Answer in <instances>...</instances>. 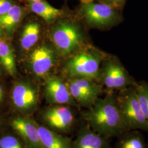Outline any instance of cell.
I'll return each mask as SVG.
<instances>
[{
	"mask_svg": "<svg viewBox=\"0 0 148 148\" xmlns=\"http://www.w3.org/2000/svg\"><path fill=\"white\" fill-rule=\"evenodd\" d=\"M82 117L92 130L109 139L129 131L119 111L115 92H106L104 98H98L91 108L82 112Z\"/></svg>",
	"mask_w": 148,
	"mask_h": 148,
	"instance_id": "cell-1",
	"label": "cell"
},
{
	"mask_svg": "<svg viewBox=\"0 0 148 148\" xmlns=\"http://www.w3.org/2000/svg\"><path fill=\"white\" fill-rule=\"evenodd\" d=\"M50 39L57 53L62 57H71L89 45L85 32L79 23L63 19L53 25Z\"/></svg>",
	"mask_w": 148,
	"mask_h": 148,
	"instance_id": "cell-2",
	"label": "cell"
},
{
	"mask_svg": "<svg viewBox=\"0 0 148 148\" xmlns=\"http://www.w3.org/2000/svg\"><path fill=\"white\" fill-rule=\"evenodd\" d=\"M77 16L90 29L109 30L123 21L121 11L115 6L97 1L81 0Z\"/></svg>",
	"mask_w": 148,
	"mask_h": 148,
	"instance_id": "cell-3",
	"label": "cell"
},
{
	"mask_svg": "<svg viewBox=\"0 0 148 148\" xmlns=\"http://www.w3.org/2000/svg\"><path fill=\"white\" fill-rule=\"evenodd\" d=\"M108 54L89 45L69 57L65 72L69 79L85 78L99 83L101 64Z\"/></svg>",
	"mask_w": 148,
	"mask_h": 148,
	"instance_id": "cell-4",
	"label": "cell"
},
{
	"mask_svg": "<svg viewBox=\"0 0 148 148\" xmlns=\"http://www.w3.org/2000/svg\"><path fill=\"white\" fill-rule=\"evenodd\" d=\"M136 81L115 56L108 54L101 64L99 83L106 92H115L134 86Z\"/></svg>",
	"mask_w": 148,
	"mask_h": 148,
	"instance_id": "cell-5",
	"label": "cell"
},
{
	"mask_svg": "<svg viewBox=\"0 0 148 148\" xmlns=\"http://www.w3.org/2000/svg\"><path fill=\"white\" fill-rule=\"evenodd\" d=\"M39 89L27 79L16 81L11 87L9 100L12 110L18 114L31 116L39 104Z\"/></svg>",
	"mask_w": 148,
	"mask_h": 148,
	"instance_id": "cell-6",
	"label": "cell"
},
{
	"mask_svg": "<svg viewBox=\"0 0 148 148\" xmlns=\"http://www.w3.org/2000/svg\"><path fill=\"white\" fill-rule=\"evenodd\" d=\"M117 104L128 130L148 131V123L141 110L133 86L118 92Z\"/></svg>",
	"mask_w": 148,
	"mask_h": 148,
	"instance_id": "cell-7",
	"label": "cell"
},
{
	"mask_svg": "<svg viewBox=\"0 0 148 148\" xmlns=\"http://www.w3.org/2000/svg\"><path fill=\"white\" fill-rule=\"evenodd\" d=\"M43 125L54 132L66 133L71 131L76 122L75 112L71 106L51 105L41 113Z\"/></svg>",
	"mask_w": 148,
	"mask_h": 148,
	"instance_id": "cell-8",
	"label": "cell"
},
{
	"mask_svg": "<svg viewBox=\"0 0 148 148\" xmlns=\"http://www.w3.org/2000/svg\"><path fill=\"white\" fill-rule=\"evenodd\" d=\"M67 84L77 105L86 109L93 106L103 92V86L92 79H69Z\"/></svg>",
	"mask_w": 148,
	"mask_h": 148,
	"instance_id": "cell-9",
	"label": "cell"
},
{
	"mask_svg": "<svg viewBox=\"0 0 148 148\" xmlns=\"http://www.w3.org/2000/svg\"><path fill=\"white\" fill-rule=\"evenodd\" d=\"M57 52L53 48L43 44L34 48L28 58V66L33 76L44 79L50 75L57 61Z\"/></svg>",
	"mask_w": 148,
	"mask_h": 148,
	"instance_id": "cell-10",
	"label": "cell"
},
{
	"mask_svg": "<svg viewBox=\"0 0 148 148\" xmlns=\"http://www.w3.org/2000/svg\"><path fill=\"white\" fill-rule=\"evenodd\" d=\"M44 80V96L51 105H77L71 94L68 84L58 76L49 75Z\"/></svg>",
	"mask_w": 148,
	"mask_h": 148,
	"instance_id": "cell-11",
	"label": "cell"
},
{
	"mask_svg": "<svg viewBox=\"0 0 148 148\" xmlns=\"http://www.w3.org/2000/svg\"><path fill=\"white\" fill-rule=\"evenodd\" d=\"M36 122L31 116L20 114L12 117L10 121L12 129L21 139L26 148H43Z\"/></svg>",
	"mask_w": 148,
	"mask_h": 148,
	"instance_id": "cell-12",
	"label": "cell"
},
{
	"mask_svg": "<svg viewBox=\"0 0 148 148\" xmlns=\"http://www.w3.org/2000/svg\"><path fill=\"white\" fill-rule=\"evenodd\" d=\"M71 148H111L109 138L99 135L85 122L78 130Z\"/></svg>",
	"mask_w": 148,
	"mask_h": 148,
	"instance_id": "cell-13",
	"label": "cell"
},
{
	"mask_svg": "<svg viewBox=\"0 0 148 148\" xmlns=\"http://www.w3.org/2000/svg\"><path fill=\"white\" fill-rule=\"evenodd\" d=\"M26 8L16 3L10 11L0 16V27L6 39L11 41L17 29L27 14Z\"/></svg>",
	"mask_w": 148,
	"mask_h": 148,
	"instance_id": "cell-14",
	"label": "cell"
},
{
	"mask_svg": "<svg viewBox=\"0 0 148 148\" xmlns=\"http://www.w3.org/2000/svg\"><path fill=\"white\" fill-rule=\"evenodd\" d=\"M37 129L43 148H71L72 142L68 137L54 132L36 122Z\"/></svg>",
	"mask_w": 148,
	"mask_h": 148,
	"instance_id": "cell-15",
	"label": "cell"
},
{
	"mask_svg": "<svg viewBox=\"0 0 148 148\" xmlns=\"http://www.w3.org/2000/svg\"><path fill=\"white\" fill-rule=\"evenodd\" d=\"M0 64L5 73L12 77L18 74L16 54L11 41L5 38L0 40Z\"/></svg>",
	"mask_w": 148,
	"mask_h": 148,
	"instance_id": "cell-16",
	"label": "cell"
},
{
	"mask_svg": "<svg viewBox=\"0 0 148 148\" xmlns=\"http://www.w3.org/2000/svg\"><path fill=\"white\" fill-rule=\"evenodd\" d=\"M41 33L40 24L35 21L27 23L23 27L19 39V47L22 51H29L36 45Z\"/></svg>",
	"mask_w": 148,
	"mask_h": 148,
	"instance_id": "cell-17",
	"label": "cell"
},
{
	"mask_svg": "<svg viewBox=\"0 0 148 148\" xmlns=\"http://www.w3.org/2000/svg\"><path fill=\"white\" fill-rule=\"evenodd\" d=\"M29 11L37 14L48 24H52L64 14L63 10L58 9L46 1L28 2Z\"/></svg>",
	"mask_w": 148,
	"mask_h": 148,
	"instance_id": "cell-18",
	"label": "cell"
},
{
	"mask_svg": "<svg viewBox=\"0 0 148 148\" xmlns=\"http://www.w3.org/2000/svg\"><path fill=\"white\" fill-rule=\"evenodd\" d=\"M119 137L116 148H147L142 134L138 130L128 131Z\"/></svg>",
	"mask_w": 148,
	"mask_h": 148,
	"instance_id": "cell-19",
	"label": "cell"
},
{
	"mask_svg": "<svg viewBox=\"0 0 148 148\" xmlns=\"http://www.w3.org/2000/svg\"><path fill=\"white\" fill-rule=\"evenodd\" d=\"M141 110L148 123V82L137 81L133 86Z\"/></svg>",
	"mask_w": 148,
	"mask_h": 148,
	"instance_id": "cell-20",
	"label": "cell"
},
{
	"mask_svg": "<svg viewBox=\"0 0 148 148\" xmlns=\"http://www.w3.org/2000/svg\"><path fill=\"white\" fill-rule=\"evenodd\" d=\"M0 148H26L21 139L16 133L0 136Z\"/></svg>",
	"mask_w": 148,
	"mask_h": 148,
	"instance_id": "cell-21",
	"label": "cell"
},
{
	"mask_svg": "<svg viewBox=\"0 0 148 148\" xmlns=\"http://www.w3.org/2000/svg\"><path fill=\"white\" fill-rule=\"evenodd\" d=\"M16 3L14 0H0V16L7 13Z\"/></svg>",
	"mask_w": 148,
	"mask_h": 148,
	"instance_id": "cell-22",
	"label": "cell"
},
{
	"mask_svg": "<svg viewBox=\"0 0 148 148\" xmlns=\"http://www.w3.org/2000/svg\"><path fill=\"white\" fill-rule=\"evenodd\" d=\"M7 95V89L5 83L0 79V109L2 108L5 103Z\"/></svg>",
	"mask_w": 148,
	"mask_h": 148,
	"instance_id": "cell-23",
	"label": "cell"
},
{
	"mask_svg": "<svg viewBox=\"0 0 148 148\" xmlns=\"http://www.w3.org/2000/svg\"><path fill=\"white\" fill-rule=\"evenodd\" d=\"M127 0H114L115 4L116 5L117 8L119 9L120 11H122L123 7L126 3Z\"/></svg>",
	"mask_w": 148,
	"mask_h": 148,
	"instance_id": "cell-24",
	"label": "cell"
},
{
	"mask_svg": "<svg viewBox=\"0 0 148 148\" xmlns=\"http://www.w3.org/2000/svg\"><path fill=\"white\" fill-rule=\"evenodd\" d=\"M86 1H97V2H101V3H103L108 4V5H111L115 6L116 7H117L114 0H86Z\"/></svg>",
	"mask_w": 148,
	"mask_h": 148,
	"instance_id": "cell-25",
	"label": "cell"
},
{
	"mask_svg": "<svg viewBox=\"0 0 148 148\" xmlns=\"http://www.w3.org/2000/svg\"><path fill=\"white\" fill-rule=\"evenodd\" d=\"M5 74H6V73H5V70L3 68V67L2 66V65L0 64V79H2L5 76Z\"/></svg>",
	"mask_w": 148,
	"mask_h": 148,
	"instance_id": "cell-26",
	"label": "cell"
},
{
	"mask_svg": "<svg viewBox=\"0 0 148 148\" xmlns=\"http://www.w3.org/2000/svg\"><path fill=\"white\" fill-rule=\"evenodd\" d=\"M5 38V36L3 32L2 29V28L0 27V40H2L3 38Z\"/></svg>",
	"mask_w": 148,
	"mask_h": 148,
	"instance_id": "cell-27",
	"label": "cell"
},
{
	"mask_svg": "<svg viewBox=\"0 0 148 148\" xmlns=\"http://www.w3.org/2000/svg\"><path fill=\"white\" fill-rule=\"evenodd\" d=\"M2 123H3V122H2V119L1 117V116H0V128H1V127H2Z\"/></svg>",
	"mask_w": 148,
	"mask_h": 148,
	"instance_id": "cell-28",
	"label": "cell"
},
{
	"mask_svg": "<svg viewBox=\"0 0 148 148\" xmlns=\"http://www.w3.org/2000/svg\"><path fill=\"white\" fill-rule=\"evenodd\" d=\"M29 2H38V1H41L43 0H27Z\"/></svg>",
	"mask_w": 148,
	"mask_h": 148,
	"instance_id": "cell-29",
	"label": "cell"
}]
</instances>
